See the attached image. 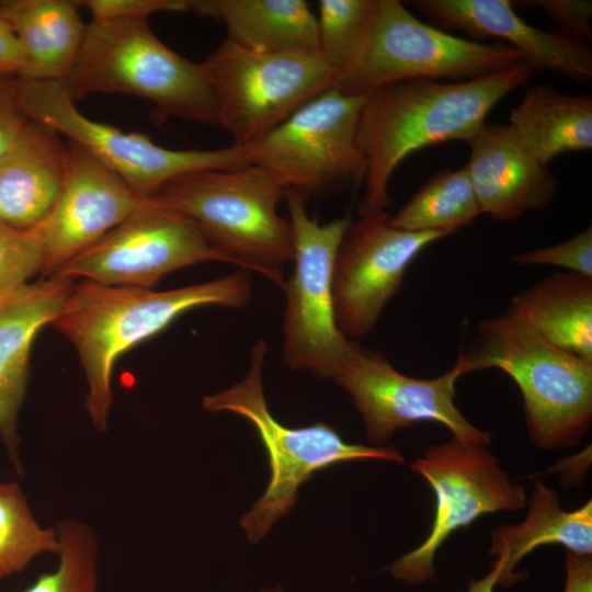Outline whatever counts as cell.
Instances as JSON below:
<instances>
[{
	"mask_svg": "<svg viewBox=\"0 0 592 592\" xmlns=\"http://www.w3.org/2000/svg\"><path fill=\"white\" fill-rule=\"evenodd\" d=\"M512 260L521 266L565 267L571 273L592 278V227L589 226L572 238L557 244L516 253Z\"/></svg>",
	"mask_w": 592,
	"mask_h": 592,
	"instance_id": "32",
	"label": "cell"
},
{
	"mask_svg": "<svg viewBox=\"0 0 592 592\" xmlns=\"http://www.w3.org/2000/svg\"><path fill=\"white\" fill-rule=\"evenodd\" d=\"M48 125L30 119L0 159V225L31 231L47 217L68 167V146Z\"/></svg>",
	"mask_w": 592,
	"mask_h": 592,
	"instance_id": "20",
	"label": "cell"
},
{
	"mask_svg": "<svg viewBox=\"0 0 592 592\" xmlns=\"http://www.w3.org/2000/svg\"><path fill=\"white\" fill-rule=\"evenodd\" d=\"M91 21L134 19L145 20L156 13H196L214 18L213 0H80Z\"/></svg>",
	"mask_w": 592,
	"mask_h": 592,
	"instance_id": "31",
	"label": "cell"
},
{
	"mask_svg": "<svg viewBox=\"0 0 592 592\" xmlns=\"http://www.w3.org/2000/svg\"><path fill=\"white\" fill-rule=\"evenodd\" d=\"M29 119L50 126L117 174L134 192L151 198L171 180L200 170L251 164L250 148L232 144L215 150H174L139 133L93 121L76 106L60 82L18 78Z\"/></svg>",
	"mask_w": 592,
	"mask_h": 592,
	"instance_id": "8",
	"label": "cell"
},
{
	"mask_svg": "<svg viewBox=\"0 0 592 592\" xmlns=\"http://www.w3.org/2000/svg\"><path fill=\"white\" fill-rule=\"evenodd\" d=\"M78 8L68 0H0L25 55L22 79L62 82L69 75L87 30Z\"/></svg>",
	"mask_w": 592,
	"mask_h": 592,
	"instance_id": "21",
	"label": "cell"
},
{
	"mask_svg": "<svg viewBox=\"0 0 592 592\" xmlns=\"http://www.w3.org/2000/svg\"><path fill=\"white\" fill-rule=\"evenodd\" d=\"M503 566V558L498 557L497 560L492 562V568L488 574L479 580H470L466 592H493L502 573Z\"/></svg>",
	"mask_w": 592,
	"mask_h": 592,
	"instance_id": "37",
	"label": "cell"
},
{
	"mask_svg": "<svg viewBox=\"0 0 592 592\" xmlns=\"http://www.w3.org/2000/svg\"><path fill=\"white\" fill-rule=\"evenodd\" d=\"M44 267V249L35 230L0 225V303L29 284Z\"/></svg>",
	"mask_w": 592,
	"mask_h": 592,
	"instance_id": "30",
	"label": "cell"
},
{
	"mask_svg": "<svg viewBox=\"0 0 592 592\" xmlns=\"http://www.w3.org/2000/svg\"><path fill=\"white\" fill-rule=\"evenodd\" d=\"M58 551L57 532L37 524L16 485L0 482V581L22 571L36 556Z\"/></svg>",
	"mask_w": 592,
	"mask_h": 592,
	"instance_id": "27",
	"label": "cell"
},
{
	"mask_svg": "<svg viewBox=\"0 0 592 592\" xmlns=\"http://www.w3.org/2000/svg\"><path fill=\"white\" fill-rule=\"evenodd\" d=\"M411 469L432 488L435 510L428 537L387 570L408 583L435 577L434 557L457 530L498 511H517L526 503L525 489L513 483L488 447L453 439L429 446Z\"/></svg>",
	"mask_w": 592,
	"mask_h": 592,
	"instance_id": "12",
	"label": "cell"
},
{
	"mask_svg": "<svg viewBox=\"0 0 592 592\" xmlns=\"http://www.w3.org/2000/svg\"><path fill=\"white\" fill-rule=\"evenodd\" d=\"M72 285L71 280L49 276L24 285L0 303V435L14 459L32 344L38 331L58 316Z\"/></svg>",
	"mask_w": 592,
	"mask_h": 592,
	"instance_id": "19",
	"label": "cell"
},
{
	"mask_svg": "<svg viewBox=\"0 0 592 592\" xmlns=\"http://www.w3.org/2000/svg\"><path fill=\"white\" fill-rule=\"evenodd\" d=\"M266 352L264 340L255 342L243 379L203 398V407L208 412H231L249 421L267 453V487L240 522L252 544L262 539L291 511L298 499L299 486L317 471L357 459L405 462L396 447L346 443L334 428L323 422L300 428L280 423L269 410L264 396L262 371Z\"/></svg>",
	"mask_w": 592,
	"mask_h": 592,
	"instance_id": "6",
	"label": "cell"
},
{
	"mask_svg": "<svg viewBox=\"0 0 592 592\" xmlns=\"http://www.w3.org/2000/svg\"><path fill=\"white\" fill-rule=\"evenodd\" d=\"M262 592H282V589L281 588L266 589V590H263Z\"/></svg>",
	"mask_w": 592,
	"mask_h": 592,
	"instance_id": "38",
	"label": "cell"
},
{
	"mask_svg": "<svg viewBox=\"0 0 592 592\" xmlns=\"http://www.w3.org/2000/svg\"><path fill=\"white\" fill-rule=\"evenodd\" d=\"M207 261L232 264L192 220L149 198L53 276L151 288L170 272Z\"/></svg>",
	"mask_w": 592,
	"mask_h": 592,
	"instance_id": "14",
	"label": "cell"
},
{
	"mask_svg": "<svg viewBox=\"0 0 592 592\" xmlns=\"http://www.w3.org/2000/svg\"><path fill=\"white\" fill-rule=\"evenodd\" d=\"M365 95L328 89L251 145V164L283 190L305 200L363 181L365 159L357 141Z\"/></svg>",
	"mask_w": 592,
	"mask_h": 592,
	"instance_id": "11",
	"label": "cell"
},
{
	"mask_svg": "<svg viewBox=\"0 0 592 592\" xmlns=\"http://www.w3.org/2000/svg\"><path fill=\"white\" fill-rule=\"evenodd\" d=\"M151 198L192 220L232 265L284 287L282 267L294 255L292 227L277 212L284 190L266 171L254 164L194 171Z\"/></svg>",
	"mask_w": 592,
	"mask_h": 592,
	"instance_id": "5",
	"label": "cell"
},
{
	"mask_svg": "<svg viewBox=\"0 0 592 592\" xmlns=\"http://www.w3.org/2000/svg\"><path fill=\"white\" fill-rule=\"evenodd\" d=\"M380 212L351 221L333 266V305L338 328L350 341L367 335L402 286L410 263L448 231H408Z\"/></svg>",
	"mask_w": 592,
	"mask_h": 592,
	"instance_id": "15",
	"label": "cell"
},
{
	"mask_svg": "<svg viewBox=\"0 0 592 592\" xmlns=\"http://www.w3.org/2000/svg\"><path fill=\"white\" fill-rule=\"evenodd\" d=\"M29 121L21 105L18 78L0 76V159L19 139Z\"/></svg>",
	"mask_w": 592,
	"mask_h": 592,
	"instance_id": "34",
	"label": "cell"
},
{
	"mask_svg": "<svg viewBox=\"0 0 592 592\" xmlns=\"http://www.w3.org/2000/svg\"><path fill=\"white\" fill-rule=\"evenodd\" d=\"M68 153L57 200L34 229L44 249L42 275L47 277L57 274L149 200L134 192L80 145L70 141Z\"/></svg>",
	"mask_w": 592,
	"mask_h": 592,
	"instance_id": "16",
	"label": "cell"
},
{
	"mask_svg": "<svg viewBox=\"0 0 592 592\" xmlns=\"http://www.w3.org/2000/svg\"><path fill=\"white\" fill-rule=\"evenodd\" d=\"M504 43L483 44L426 24L398 0H377L365 45L356 62L333 88L353 95L396 81L488 76L523 62Z\"/></svg>",
	"mask_w": 592,
	"mask_h": 592,
	"instance_id": "7",
	"label": "cell"
},
{
	"mask_svg": "<svg viewBox=\"0 0 592 592\" xmlns=\"http://www.w3.org/2000/svg\"><path fill=\"white\" fill-rule=\"evenodd\" d=\"M510 125L535 158L547 166L559 155L592 148V98L536 84L511 111Z\"/></svg>",
	"mask_w": 592,
	"mask_h": 592,
	"instance_id": "25",
	"label": "cell"
},
{
	"mask_svg": "<svg viewBox=\"0 0 592 592\" xmlns=\"http://www.w3.org/2000/svg\"><path fill=\"white\" fill-rule=\"evenodd\" d=\"M468 144L470 158L465 167L482 214L509 221L551 202L555 175L510 124L485 123Z\"/></svg>",
	"mask_w": 592,
	"mask_h": 592,
	"instance_id": "18",
	"label": "cell"
},
{
	"mask_svg": "<svg viewBox=\"0 0 592 592\" xmlns=\"http://www.w3.org/2000/svg\"><path fill=\"white\" fill-rule=\"evenodd\" d=\"M517 3L544 10L551 20L574 37L590 38L592 36V2L590 0H530Z\"/></svg>",
	"mask_w": 592,
	"mask_h": 592,
	"instance_id": "33",
	"label": "cell"
},
{
	"mask_svg": "<svg viewBox=\"0 0 592 592\" xmlns=\"http://www.w3.org/2000/svg\"><path fill=\"white\" fill-rule=\"evenodd\" d=\"M251 298V277L241 269L209 282L161 292L87 280L73 283L52 325L79 354L89 388L86 409L93 424L106 428L112 371L123 353L194 308H242Z\"/></svg>",
	"mask_w": 592,
	"mask_h": 592,
	"instance_id": "2",
	"label": "cell"
},
{
	"mask_svg": "<svg viewBox=\"0 0 592 592\" xmlns=\"http://www.w3.org/2000/svg\"><path fill=\"white\" fill-rule=\"evenodd\" d=\"M214 18L227 29L225 41L249 52H317L318 23L304 0H213Z\"/></svg>",
	"mask_w": 592,
	"mask_h": 592,
	"instance_id": "24",
	"label": "cell"
},
{
	"mask_svg": "<svg viewBox=\"0 0 592 592\" xmlns=\"http://www.w3.org/2000/svg\"><path fill=\"white\" fill-rule=\"evenodd\" d=\"M547 544H559L568 551L591 556L592 501L573 511H565L556 491L536 480L526 519L492 531L489 553L504 561L498 584L508 588L519 580L520 576L514 571L519 562L538 546Z\"/></svg>",
	"mask_w": 592,
	"mask_h": 592,
	"instance_id": "23",
	"label": "cell"
},
{
	"mask_svg": "<svg viewBox=\"0 0 592 592\" xmlns=\"http://www.w3.org/2000/svg\"><path fill=\"white\" fill-rule=\"evenodd\" d=\"M59 562L23 592H98L96 547L89 528L78 522L58 525Z\"/></svg>",
	"mask_w": 592,
	"mask_h": 592,
	"instance_id": "29",
	"label": "cell"
},
{
	"mask_svg": "<svg viewBox=\"0 0 592 592\" xmlns=\"http://www.w3.org/2000/svg\"><path fill=\"white\" fill-rule=\"evenodd\" d=\"M73 101L91 93H124L155 105L161 121L179 117L217 125L218 107L203 62L163 44L147 21H91L79 56L62 82Z\"/></svg>",
	"mask_w": 592,
	"mask_h": 592,
	"instance_id": "4",
	"label": "cell"
},
{
	"mask_svg": "<svg viewBox=\"0 0 592 592\" xmlns=\"http://www.w3.org/2000/svg\"><path fill=\"white\" fill-rule=\"evenodd\" d=\"M376 4L377 0L318 2V52L338 77L346 72L362 53Z\"/></svg>",
	"mask_w": 592,
	"mask_h": 592,
	"instance_id": "28",
	"label": "cell"
},
{
	"mask_svg": "<svg viewBox=\"0 0 592 592\" xmlns=\"http://www.w3.org/2000/svg\"><path fill=\"white\" fill-rule=\"evenodd\" d=\"M459 364L434 378L397 371L382 353L353 342L329 379L343 388L362 415L367 440L383 446L394 433L418 422H436L453 439L489 447L491 436L471 424L455 405Z\"/></svg>",
	"mask_w": 592,
	"mask_h": 592,
	"instance_id": "13",
	"label": "cell"
},
{
	"mask_svg": "<svg viewBox=\"0 0 592 592\" xmlns=\"http://www.w3.org/2000/svg\"><path fill=\"white\" fill-rule=\"evenodd\" d=\"M481 214L468 171L463 167L432 177L390 217V224L408 231L455 234Z\"/></svg>",
	"mask_w": 592,
	"mask_h": 592,
	"instance_id": "26",
	"label": "cell"
},
{
	"mask_svg": "<svg viewBox=\"0 0 592 592\" xmlns=\"http://www.w3.org/2000/svg\"><path fill=\"white\" fill-rule=\"evenodd\" d=\"M203 65L217 101V125L238 145L262 138L333 88L338 77L318 50L260 54L227 41Z\"/></svg>",
	"mask_w": 592,
	"mask_h": 592,
	"instance_id": "10",
	"label": "cell"
},
{
	"mask_svg": "<svg viewBox=\"0 0 592 592\" xmlns=\"http://www.w3.org/2000/svg\"><path fill=\"white\" fill-rule=\"evenodd\" d=\"M533 73L534 69L523 61L456 83L402 80L365 94L357 128V141L365 159L360 216L389 207L390 178L407 156L448 140L469 143L491 109L526 83Z\"/></svg>",
	"mask_w": 592,
	"mask_h": 592,
	"instance_id": "1",
	"label": "cell"
},
{
	"mask_svg": "<svg viewBox=\"0 0 592 592\" xmlns=\"http://www.w3.org/2000/svg\"><path fill=\"white\" fill-rule=\"evenodd\" d=\"M463 375L498 368L519 387L539 449L578 444L592 419V363L546 341L509 310L479 322L457 360Z\"/></svg>",
	"mask_w": 592,
	"mask_h": 592,
	"instance_id": "3",
	"label": "cell"
},
{
	"mask_svg": "<svg viewBox=\"0 0 592 592\" xmlns=\"http://www.w3.org/2000/svg\"><path fill=\"white\" fill-rule=\"evenodd\" d=\"M509 311L549 343L592 363L591 277H545L514 295Z\"/></svg>",
	"mask_w": 592,
	"mask_h": 592,
	"instance_id": "22",
	"label": "cell"
},
{
	"mask_svg": "<svg viewBox=\"0 0 592 592\" xmlns=\"http://www.w3.org/2000/svg\"><path fill=\"white\" fill-rule=\"evenodd\" d=\"M417 11L441 26L476 38L494 37L519 50L534 71L548 69L576 80L592 77L590 47L567 32L545 31L528 24L510 0H415Z\"/></svg>",
	"mask_w": 592,
	"mask_h": 592,
	"instance_id": "17",
	"label": "cell"
},
{
	"mask_svg": "<svg viewBox=\"0 0 592 592\" xmlns=\"http://www.w3.org/2000/svg\"><path fill=\"white\" fill-rule=\"evenodd\" d=\"M565 563L566 584L563 592H592L591 556L567 550Z\"/></svg>",
	"mask_w": 592,
	"mask_h": 592,
	"instance_id": "36",
	"label": "cell"
},
{
	"mask_svg": "<svg viewBox=\"0 0 592 592\" xmlns=\"http://www.w3.org/2000/svg\"><path fill=\"white\" fill-rule=\"evenodd\" d=\"M293 236L292 275L285 294L283 357L292 369L329 378L353 342L338 328L333 305V266L351 224L350 215L320 224L306 209V200L284 190Z\"/></svg>",
	"mask_w": 592,
	"mask_h": 592,
	"instance_id": "9",
	"label": "cell"
},
{
	"mask_svg": "<svg viewBox=\"0 0 592 592\" xmlns=\"http://www.w3.org/2000/svg\"><path fill=\"white\" fill-rule=\"evenodd\" d=\"M25 67L24 52L10 24L0 14V76L21 78Z\"/></svg>",
	"mask_w": 592,
	"mask_h": 592,
	"instance_id": "35",
	"label": "cell"
}]
</instances>
